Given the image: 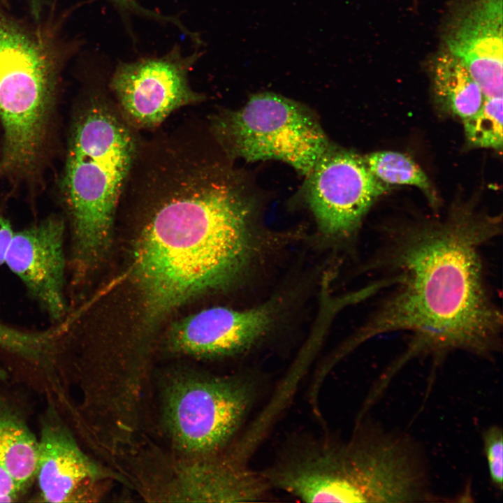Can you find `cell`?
Instances as JSON below:
<instances>
[{
	"instance_id": "cell-2",
	"label": "cell",
	"mask_w": 503,
	"mask_h": 503,
	"mask_svg": "<svg viewBox=\"0 0 503 503\" xmlns=\"http://www.w3.org/2000/svg\"><path fill=\"white\" fill-rule=\"evenodd\" d=\"M502 229V215L456 201L442 217H415L384 226L372 259L393 276V290L355 340L405 331L400 363L425 353L464 350L487 356L501 347L502 314L488 285L481 249Z\"/></svg>"
},
{
	"instance_id": "cell-22",
	"label": "cell",
	"mask_w": 503,
	"mask_h": 503,
	"mask_svg": "<svg viewBox=\"0 0 503 503\" xmlns=\"http://www.w3.org/2000/svg\"><path fill=\"white\" fill-rule=\"evenodd\" d=\"M14 231L10 224L0 214V266L4 263Z\"/></svg>"
},
{
	"instance_id": "cell-8",
	"label": "cell",
	"mask_w": 503,
	"mask_h": 503,
	"mask_svg": "<svg viewBox=\"0 0 503 503\" xmlns=\"http://www.w3.org/2000/svg\"><path fill=\"white\" fill-rule=\"evenodd\" d=\"M200 56L198 50L184 54L175 46L162 57L119 62L108 87L129 124L154 129L173 111L202 101L188 80Z\"/></svg>"
},
{
	"instance_id": "cell-17",
	"label": "cell",
	"mask_w": 503,
	"mask_h": 503,
	"mask_svg": "<svg viewBox=\"0 0 503 503\" xmlns=\"http://www.w3.org/2000/svg\"><path fill=\"white\" fill-rule=\"evenodd\" d=\"M370 172L380 181L388 185L406 184L420 189L432 207L438 203L437 196L425 173L409 156L404 154L382 151L363 156Z\"/></svg>"
},
{
	"instance_id": "cell-24",
	"label": "cell",
	"mask_w": 503,
	"mask_h": 503,
	"mask_svg": "<svg viewBox=\"0 0 503 503\" xmlns=\"http://www.w3.org/2000/svg\"><path fill=\"white\" fill-rule=\"evenodd\" d=\"M8 378V373L6 370L0 365V381H5Z\"/></svg>"
},
{
	"instance_id": "cell-16",
	"label": "cell",
	"mask_w": 503,
	"mask_h": 503,
	"mask_svg": "<svg viewBox=\"0 0 503 503\" xmlns=\"http://www.w3.org/2000/svg\"><path fill=\"white\" fill-rule=\"evenodd\" d=\"M38 448L22 416L0 400V464L22 491L36 476Z\"/></svg>"
},
{
	"instance_id": "cell-1",
	"label": "cell",
	"mask_w": 503,
	"mask_h": 503,
	"mask_svg": "<svg viewBox=\"0 0 503 503\" xmlns=\"http://www.w3.org/2000/svg\"><path fill=\"white\" fill-rule=\"evenodd\" d=\"M122 196L145 209L133 270L148 324L245 270L253 253L252 204L203 142L173 139L147 150Z\"/></svg>"
},
{
	"instance_id": "cell-10",
	"label": "cell",
	"mask_w": 503,
	"mask_h": 503,
	"mask_svg": "<svg viewBox=\"0 0 503 503\" xmlns=\"http://www.w3.org/2000/svg\"><path fill=\"white\" fill-rule=\"evenodd\" d=\"M503 0H460L442 29L444 49L465 65L484 98L502 97Z\"/></svg>"
},
{
	"instance_id": "cell-19",
	"label": "cell",
	"mask_w": 503,
	"mask_h": 503,
	"mask_svg": "<svg viewBox=\"0 0 503 503\" xmlns=\"http://www.w3.org/2000/svg\"><path fill=\"white\" fill-rule=\"evenodd\" d=\"M484 449L491 481L502 489L503 486V435L500 427L493 425L483 435Z\"/></svg>"
},
{
	"instance_id": "cell-14",
	"label": "cell",
	"mask_w": 503,
	"mask_h": 503,
	"mask_svg": "<svg viewBox=\"0 0 503 503\" xmlns=\"http://www.w3.org/2000/svg\"><path fill=\"white\" fill-rule=\"evenodd\" d=\"M273 485L308 502H360L347 471L342 448L326 447L268 472Z\"/></svg>"
},
{
	"instance_id": "cell-21",
	"label": "cell",
	"mask_w": 503,
	"mask_h": 503,
	"mask_svg": "<svg viewBox=\"0 0 503 503\" xmlns=\"http://www.w3.org/2000/svg\"><path fill=\"white\" fill-rule=\"evenodd\" d=\"M22 492L0 464V502L15 501Z\"/></svg>"
},
{
	"instance_id": "cell-6",
	"label": "cell",
	"mask_w": 503,
	"mask_h": 503,
	"mask_svg": "<svg viewBox=\"0 0 503 503\" xmlns=\"http://www.w3.org/2000/svg\"><path fill=\"white\" fill-rule=\"evenodd\" d=\"M251 386L240 377L172 373L161 391V419L175 453L203 455L224 450L251 404Z\"/></svg>"
},
{
	"instance_id": "cell-20",
	"label": "cell",
	"mask_w": 503,
	"mask_h": 503,
	"mask_svg": "<svg viewBox=\"0 0 503 503\" xmlns=\"http://www.w3.org/2000/svg\"><path fill=\"white\" fill-rule=\"evenodd\" d=\"M113 3L124 13L135 14L149 19L173 24L174 17L163 15L153 10L145 8L137 0H111Z\"/></svg>"
},
{
	"instance_id": "cell-7",
	"label": "cell",
	"mask_w": 503,
	"mask_h": 503,
	"mask_svg": "<svg viewBox=\"0 0 503 503\" xmlns=\"http://www.w3.org/2000/svg\"><path fill=\"white\" fill-rule=\"evenodd\" d=\"M167 455L148 449L134 455L135 481L150 501L242 502L262 497L270 485L259 475L222 453Z\"/></svg>"
},
{
	"instance_id": "cell-3",
	"label": "cell",
	"mask_w": 503,
	"mask_h": 503,
	"mask_svg": "<svg viewBox=\"0 0 503 503\" xmlns=\"http://www.w3.org/2000/svg\"><path fill=\"white\" fill-rule=\"evenodd\" d=\"M116 102L101 90L71 133L63 191L73 233V279L80 282L106 251L139 138Z\"/></svg>"
},
{
	"instance_id": "cell-25",
	"label": "cell",
	"mask_w": 503,
	"mask_h": 503,
	"mask_svg": "<svg viewBox=\"0 0 503 503\" xmlns=\"http://www.w3.org/2000/svg\"><path fill=\"white\" fill-rule=\"evenodd\" d=\"M4 329H5L4 324L3 323L0 322V338L2 336V335L3 334Z\"/></svg>"
},
{
	"instance_id": "cell-18",
	"label": "cell",
	"mask_w": 503,
	"mask_h": 503,
	"mask_svg": "<svg viewBox=\"0 0 503 503\" xmlns=\"http://www.w3.org/2000/svg\"><path fill=\"white\" fill-rule=\"evenodd\" d=\"M463 123L469 145L502 150V97L484 98L479 110Z\"/></svg>"
},
{
	"instance_id": "cell-13",
	"label": "cell",
	"mask_w": 503,
	"mask_h": 503,
	"mask_svg": "<svg viewBox=\"0 0 503 503\" xmlns=\"http://www.w3.org/2000/svg\"><path fill=\"white\" fill-rule=\"evenodd\" d=\"M272 316L268 306L243 311L224 307L206 309L174 326L170 346L175 352L201 358L236 354L261 337Z\"/></svg>"
},
{
	"instance_id": "cell-5",
	"label": "cell",
	"mask_w": 503,
	"mask_h": 503,
	"mask_svg": "<svg viewBox=\"0 0 503 503\" xmlns=\"http://www.w3.org/2000/svg\"><path fill=\"white\" fill-rule=\"evenodd\" d=\"M210 131L230 156L247 161L280 160L307 176L330 148L310 113L269 92L254 95L240 109L214 117Z\"/></svg>"
},
{
	"instance_id": "cell-15",
	"label": "cell",
	"mask_w": 503,
	"mask_h": 503,
	"mask_svg": "<svg viewBox=\"0 0 503 503\" xmlns=\"http://www.w3.org/2000/svg\"><path fill=\"white\" fill-rule=\"evenodd\" d=\"M430 67L432 91L439 106L462 121L479 110L483 94L460 59L443 48Z\"/></svg>"
},
{
	"instance_id": "cell-9",
	"label": "cell",
	"mask_w": 503,
	"mask_h": 503,
	"mask_svg": "<svg viewBox=\"0 0 503 503\" xmlns=\"http://www.w3.org/2000/svg\"><path fill=\"white\" fill-rule=\"evenodd\" d=\"M307 200L322 231L349 238L374 203L391 188L367 168L363 156L328 149L310 173Z\"/></svg>"
},
{
	"instance_id": "cell-11",
	"label": "cell",
	"mask_w": 503,
	"mask_h": 503,
	"mask_svg": "<svg viewBox=\"0 0 503 503\" xmlns=\"http://www.w3.org/2000/svg\"><path fill=\"white\" fill-rule=\"evenodd\" d=\"M64 231V221L50 217L15 232L4 262L54 321L62 319L66 308Z\"/></svg>"
},
{
	"instance_id": "cell-12",
	"label": "cell",
	"mask_w": 503,
	"mask_h": 503,
	"mask_svg": "<svg viewBox=\"0 0 503 503\" xmlns=\"http://www.w3.org/2000/svg\"><path fill=\"white\" fill-rule=\"evenodd\" d=\"M38 442L36 477L44 502L88 501L99 483L112 476L84 453L52 407L43 416Z\"/></svg>"
},
{
	"instance_id": "cell-4",
	"label": "cell",
	"mask_w": 503,
	"mask_h": 503,
	"mask_svg": "<svg viewBox=\"0 0 503 503\" xmlns=\"http://www.w3.org/2000/svg\"><path fill=\"white\" fill-rule=\"evenodd\" d=\"M54 85L45 49L0 12L1 164L9 171L33 166L39 156Z\"/></svg>"
},
{
	"instance_id": "cell-23",
	"label": "cell",
	"mask_w": 503,
	"mask_h": 503,
	"mask_svg": "<svg viewBox=\"0 0 503 503\" xmlns=\"http://www.w3.org/2000/svg\"><path fill=\"white\" fill-rule=\"evenodd\" d=\"M31 7L33 10V13L38 15L40 10V1L39 0H29Z\"/></svg>"
}]
</instances>
